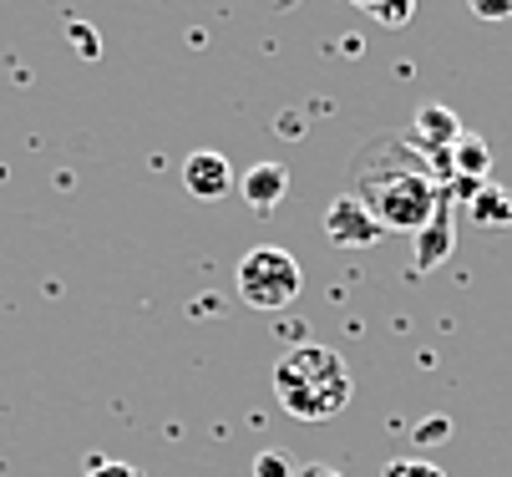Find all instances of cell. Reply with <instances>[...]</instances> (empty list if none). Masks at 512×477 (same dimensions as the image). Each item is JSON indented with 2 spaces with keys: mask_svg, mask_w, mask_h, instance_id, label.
Wrapping results in <instances>:
<instances>
[{
  "mask_svg": "<svg viewBox=\"0 0 512 477\" xmlns=\"http://www.w3.org/2000/svg\"><path fill=\"white\" fill-rule=\"evenodd\" d=\"M350 198L365 203L386 234H421L431 214L442 209L447 188L436 183L431 163L406 138H371L350 158Z\"/></svg>",
  "mask_w": 512,
  "mask_h": 477,
  "instance_id": "obj_1",
  "label": "cell"
},
{
  "mask_svg": "<svg viewBox=\"0 0 512 477\" xmlns=\"http://www.w3.org/2000/svg\"><path fill=\"white\" fill-rule=\"evenodd\" d=\"M355 381L340 351L330 346H295L274 366V396L295 422H330L345 412Z\"/></svg>",
  "mask_w": 512,
  "mask_h": 477,
  "instance_id": "obj_2",
  "label": "cell"
},
{
  "mask_svg": "<svg viewBox=\"0 0 512 477\" xmlns=\"http://www.w3.org/2000/svg\"><path fill=\"white\" fill-rule=\"evenodd\" d=\"M234 285L244 295V305L254 310H284V305H295L300 290H305V275H300V259L279 249V244H254L239 269H234Z\"/></svg>",
  "mask_w": 512,
  "mask_h": 477,
  "instance_id": "obj_3",
  "label": "cell"
},
{
  "mask_svg": "<svg viewBox=\"0 0 512 477\" xmlns=\"http://www.w3.org/2000/svg\"><path fill=\"white\" fill-rule=\"evenodd\" d=\"M381 234H386V229L365 214V203L350 198V193H340L330 209H325V239L340 244V249H371Z\"/></svg>",
  "mask_w": 512,
  "mask_h": 477,
  "instance_id": "obj_4",
  "label": "cell"
},
{
  "mask_svg": "<svg viewBox=\"0 0 512 477\" xmlns=\"http://www.w3.org/2000/svg\"><path fill=\"white\" fill-rule=\"evenodd\" d=\"M426 163L431 158H442V153H452L457 143H462V117L452 112V107H436V102H426L421 112H416V122H411V138H406Z\"/></svg>",
  "mask_w": 512,
  "mask_h": 477,
  "instance_id": "obj_5",
  "label": "cell"
},
{
  "mask_svg": "<svg viewBox=\"0 0 512 477\" xmlns=\"http://www.w3.org/2000/svg\"><path fill=\"white\" fill-rule=\"evenodd\" d=\"M183 188H188L193 198H203V203H218V198H229V193L239 188V178H234V163H229L224 153H188V163H183Z\"/></svg>",
  "mask_w": 512,
  "mask_h": 477,
  "instance_id": "obj_6",
  "label": "cell"
},
{
  "mask_svg": "<svg viewBox=\"0 0 512 477\" xmlns=\"http://www.w3.org/2000/svg\"><path fill=\"white\" fill-rule=\"evenodd\" d=\"M234 193L249 203L254 214H269V209H279L284 193H289V173L279 163H254V168H244V178H239Z\"/></svg>",
  "mask_w": 512,
  "mask_h": 477,
  "instance_id": "obj_7",
  "label": "cell"
},
{
  "mask_svg": "<svg viewBox=\"0 0 512 477\" xmlns=\"http://www.w3.org/2000/svg\"><path fill=\"white\" fill-rule=\"evenodd\" d=\"M442 259H452V193L442 198V209L431 214V224L416 234V269H436Z\"/></svg>",
  "mask_w": 512,
  "mask_h": 477,
  "instance_id": "obj_8",
  "label": "cell"
},
{
  "mask_svg": "<svg viewBox=\"0 0 512 477\" xmlns=\"http://www.w3.org/2000/svg\"><path fill=\"white\" fill-rule=\"evenodd\" d=\"M467 214L477 229H512V193H502L497 183H482L467 198Z\"/></svg>",
  "mask_w": 512,
  "mask_h": 477,
  "instance_id": "obj_9",
  "label": "cell"
},
{
  "mask_svg": "<svg viewBox=\"0 0 512 477\" xmlns=\"http://www.w3.org/2000/svg\"><path fill=\"white\" fill-rule=\"evenodd\" d=\"M487 168H492L487 143H477V138H467V132H462V143L452 148V183H457V178H462V183H482Z\"/></svg>",
  "mask_w": 512,
  "mask_h": 477,
  "instance_id": "obj_10",
  "label": "cell"
},
{
  "mask_svg": "<svg viewBox=\"0 0 512 477\" xmlns=\"http://www.w3.org/2000/svg\"><path fill=\"white\" fill-rule=\"evenodd\" d=\"M350 6H360L365 16L381 21V26H406L416 16V0H350Z\"/></svg>",
  "mask_w": 512,
  "mask_h": 477,
  "instance_id": "obj_11",
  "label": "cell"
},
{
  "mask_svg": "<svg viewBox=\"0 0 512 477\" xmlns=\"http://www.w3.org/2000/svg\"><path fill=\"white\" fill-rule=\"evenodd\" d=\"M300 467L295 462H289L279 447H264L259 457H254V467H249V477H295Z\"/></svg>",
  "mask_w": 512,
  "mask_h": 477,
  "instance_id": "obj_12",
  "label": "cell"
},
{
  "mask_svg": "<svg viewBox=\"0 0 512 477\" xmlns=\"http://www.w3.org/2000/svg\"><path fill=\"white\" fill-rule=\"evenodd\" d=\"M381 477H447V472L436 462H426V457H391L381 467Z\"/></svg>",
  "mask_w": 512,
  "mask_h": 477,
  "instance_id": "obj_13",
  "label": "cell"
},
{
  "mask_svg": "<svg viewBox=\"0 0 512 477\" xmlns=\"http://www.w3.org/2000/svg\"><path fill=\"white\" fill-rule=\"evenodd\" d=\"M477 21H512V0H467Z\"/></svg>",
  "mask_w": 512,
  "mask_h": 477,
  "instance_id": "obj_14",
  "label": "cell"
},
{
  "mask_svg": "<svg viewBox=\"0 0 512 477\" xmlns=\"http://www.w3.org/2000/svg\"><path fill=\"white\" fill-rule=\"evenodd\" d=\"M442 437H452V422H447V417H426V422L416 427V442H421V447L442 442Z\"/></svg>",
  "mask_w": 512,
  "mask_h": 477,
  "instance_id": "obj_15",
  "label": "cell"
},
{
  "mask_svg": "<svg viewBox=\"0 0 512 477\" xmlns=\"http://www.w3.org/2000/svg\"><path fill=\"white\" fill-rule=\"evenodd\" d=\"M87 477H142V472H137V467H127V462H107V457H97Z\"/></svg>",
  "mask_w": 512,
  "mask_h": 477,
  "instance_id": "obj_16",
  "label": "cell"
},
{
  "mask_svg": "<svg viewBox=\"0 0 512 477\" xmlns=\"http://www.w3.org/2000/svg\"><path fill=\"white\" fill-rule=\"evenodd\" d=\"M295 477H340L335 467H325V462H310V467H300Z\"/></svg>",
  "mask_w": 512,
  "mask_h": 477,
  "instance_id": "obj_17",
  "label": "cell"
}]
</instances>
